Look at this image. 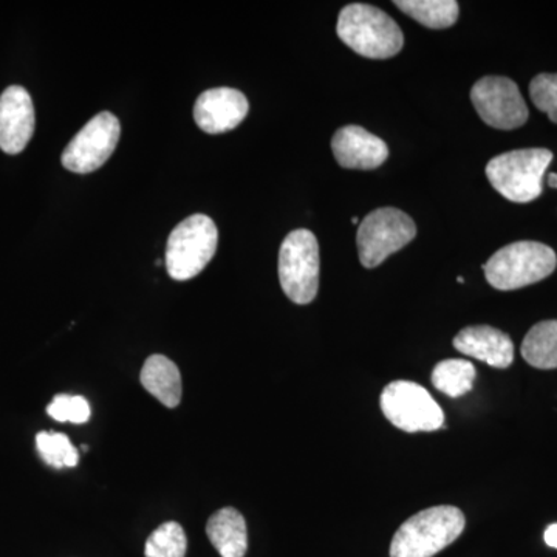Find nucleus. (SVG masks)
<instances>
[{
  "instance_id": "aec40b11",
  "label": "nucleus",
  "mask_w": 557,
  "mask_h": 557,
  "mask_svg": "<svg viewBox=\"0 0 557 557\" xmlns=\"http://www.w3.org/2000/svg\"><path fill=\"white\" fill-rule=\"evenodd\" d=\"M36 448L47 465L53 468H75L79 461L78 449L60 432H39Z\"/></svg>"
},
{
  "instance_id": "2eb2a0df",
  "label": "nucleus",
  "mask_w": 557,
  "mask_h": 557,
  "mask_svg": "<svg viewBox=\"0 0 557 557\" xmlns=\"http://www.w3.org/2000/svg\"><path fill=\"white\" fill-rule=\"evenodd\" d=\"M207 534L222 557H244L248 549V530L236 508H223L208 520Z\"/></svg>"
},
{
  "instance_id": "f3484780",
  "label": "nucleus",
  "mask_w": 557,
  "mask_h": 557,
  "mask_svg": "<svg viewBox=\"0 0 557 557\" xmlns=\"http://www.w3.org/2000/svg\"><path fill=\"white\" fill-rule=\"evenodd\" d=\"M522 357L528 364L542 370L557 369V321H542L527 333Z\"/></svg>"
},
{
  "instance_id": "f8f14e48",
  "label": "nucleus",
  "mask_w": 557,
  "mask_h": 557,
  "mask_svg": "<svg viewBox=\"0 0 557 557\" xmlns=\"http://www.w3.org/2000/svg\"><path fill=\"white\" fill-rule=\"evenodd\" d=\"M249 104L240 90L230 87L209 89L194 106V120L207 134H223L236 129L247 119Z\"/></svg>"
},
{
  "instance_id": "0eeeda50",
  "label": "nucleus",
  "mask_w": 557,
  "mask_h": 557,
  "mask_svg": "<svg viewBox=\"0 0 557 557\" xmlns=\"http://www.w3.org/2000/svg\"><path fill=\"white\" fill-rule=\"evenodd\" d=\"M416 236V222L406 212L397 208L375 209L359 225V260L366 269H376L388 256L409 245Z\"/></svg>"
},
{
  "instance_id": "a211bd4d",
  "label": "nucleus",
  "mask_w": 557,
  "mask_h": 557,
  "mask_svg": "<svg viewBox=\"0 0 557 557\" xmlns=\"http://www.w3.org/2000/svg\"><path fill=\"white\" fill-rule=\"evenodd\" d=\"M395 5L424 27L435 30L453 27L460 13L456 0H398Z\"/></svg>"
},
{
  "instance_id": "5701e85b",
  "label": "nucleus",
  "mask_w": 557,
  "mask_h": 557,
  "mask_svg": "<svg viewBox=\"0 0 557 557\" xmlns=\"http://www.w3.org/2000/svg\"><path fill=\"white\" fill-rule=\"evenodd\" d=\"M530 97L557 124V73H541L531 81Z\"/></svg>"
},
{
  "instance_id": "9b49d317",
  "label": "nucleus",
  "mask_w": 557,
  "mask_h": 557,
  "mask_svg": "<svg viewBox=\"0 0 557 557\" xmlns=\"http://www.w3.org/2000/svg\"><path fill=\"white\" fill-rule=\"evenodd\" d=\"M35 108L30 94L11 86L0 95V149L16 156L27 148L35 134Z\"/></svg>"
},
{
  "instance_id": "412c9836",
  "label": "nucleus",
  "mask_w": 557,
  "mask_h": 557,
  "mask_svg": "<svg viewBox=\"0 0 557 557\" xmlns=\"http://www.w3.org/2000/svg\"><path fill=\"white\" fill-rule=\"evenodd\" d=\"M188 539L177 522H166L157 528L146 541V557H185Z\"/></svg>"
},
{
  "instance_id": "393cba45",
  "label": "nucleus",
  "mask_w": 557,
  "mask_h": 557,
  "mask_svg": "<svg viewBox=\"0 0 557 557\" xmlns=\"http://www.w3.org/2000/svg\"><path fill=\"white\" fill-rule=\"evenodd\" d=\"M548 185L552 186V188L557 189V174H549L548 175Z\"/></svg>"
},
{
  "instance_id": "7ed1b4c3",
  "label": "nucleus",
  "mask_w": 557,
  "mask_h": 557,
  "mask_svg": "<svg viewBox=\"0 0 557 557\" xmlns=\"http://www.w3.org/2000/svg\"><path fill=\"white\" fill-rule=\"evenodd\" d=\"M555 249L539 242H515L491 256L483 270L486 281L500 292H511L544 281L556 270Z\"/></svg>"
},
{
  "instance_id": "20e7f679",
  "label": "nucleus",
  "mask_w": 557,
  "mask_h": 557,
  "mask_svg": "<svg viewBox=\"0 0 557 557\" xmlns=\"http://www.w3.org/2000/svg\"><path fill=\"white\" fill-rule=\"evenodd\" d=\"M552 160L548 149L512 150L487 163L486 177L505 199L528 203L541 196L542 180Z\"/></svg>"
},
{
  "instance_id": "1a4fd4ad",
  "label": "nucleus",
  "mask_w": 557,
  "mask_h": 557,
  "mask_svg": "<svg viewBox=\"0 0 557 557\" xmlns=\"http://www.w3.org/2000/svg\"><path fill=\"white\" fill-rule=\"evenodd\" d=\"M120 135L119 119L110 112L98 113L69 143L62 153V164L75 174L100 170L119 145Z\"/></svg>"
},
{
  "instance_id": "b1692460",
  "label": "nucleus",
  "mask_w": 557,
  "mask_h": 557,
  "mask_svg": "<svg viewBox=\"0 0 557 557\" xmlns=\"http://www.w3.org/2000/svg\"><path fill=\"white\" fill-rule=\"evenodd\" d=\"M544 539L545 544H547L548 547L557 549V523H553V525L547 528V531H545L544 534Z\"/></svg>"
},
{
  "instance_id": "f03ea898",
  "label": "nucleus",
  "mask_w": 557,
  "mask_h": 557,
  "mask_svg": "<svg viewBox=\"0 0 557 557\" xmlns=\"http://www.w3.org/2000/svg\"><path fill=\"white\" fill-rule=\"evenodd\" d=\"M463 512L442 505L424 509L398 528L391 544V557H434L449 547L465 530Z\"/></svg>"
},
{
  "instance_id": "9d476101",
  "label": "nucleus",
  "mask_w": 557,
  "mask_h": 557,
  "mask_svg": "<svg viewBox=\"0 0 557 557\" xmlns=\"http://www.w3.org/2000/svg\"><path fill=\"white\" fill-rule=\"evenodd\" d=\"M471 100L480 119L496 129H518L530 115L518 84L504 76L479 79L472 87Z\"/></svg>"
},
{
  "instance_id": "423d86ee",
  "label": "nucleus",
  "mask_w": 557,
  "mask_h": 557,
  "mask_svg": "<svg viewBox=\"0 0 557 557\" xmlns=\"http://www.w3.org/2000/svg\"><path fill=\"white\" fill-rule=\"evenodd\" d=\"M319 245L309 230H295L278 251V281L289 300L307 306L319 288Z\"/></svg>"
},
{
  "instance_id": "4468645a",
  "label": "nucleus",
  "mask_w": 557,
  "mask_h": 557,
  "mask_svg": "<svg viewBox=\"0 0 557 557\" xmlns=\"http://www.w3.org/2000/svg\"><path fill=\"white\" fill-rule=\"evenodd\" d=\"M454 347L467 357L486 362L491 368L507 369L515 361V344L511 338L490 325L461 330L454 339Z\"/></svg>"
},
{
  "instance_id": "4be33fe9",
  "label": "nucleus",
  "mask_w": 557,
  "mask_h": 557,
  "mask_svg": "<svg viewBox=\"0 0 557 557\" xmlns=\"http://www.w3.org/2000/svg\"><path fill=\"white\" fill-rule=\"evenodd\" d=\"M47 412L53 420L61 423L70 421V423L83 424L89 421L90 406L87 399L79 395L61 394L53 398Z\"/></svg>"
},
{
  "instance_id": "ddd939ff",
  "label": "nucleus",
  "mask_w": 557,
  "mask_h": 557,
  "mask_svg": "<svg viewBox=\"0 0 557 557\" xmlns=\"http://www.w3.org/2000/svg\"><path fill=\"white\" fill-rule=\"evenodd\" d=\"M332 150L346 170H376L388 157L386 143L359 126L341 127L333 135Z\"/></svg>"
},
{
  "instance_id": "6e6552de",
  "label": "nucleus",
  "mask_w": 557,
  "mask_h": 557,
  "mask_svg": "<svg viewBox=\"0 0 557 557\" xmlns=\"http://www.w3.org/2000/svg\"><path fill=\"white\" fill-rule=\"evenodd\" d=\"M381 410L405 432H432L445 424V413L426 388L412 381H395L381 394Z\"/></svg>"
},
{
  "instance_id": "f257e3e1",
  "label": "nucleus",
  "mask_w": 557,
  "mask_h": 557,
  "mask_svg": "<svg viewBox=\"0 0 557 557\" xmlns=\"http://www.w3.org/2000/svg\"><path fill=\"white\" fill-rule=\"evenodd\" d=\"M339 39L359 57L387 60L403 49L405 36L397 22L376 7L351 3L339 13Z\"/></svg>"
},
{
  "instance_id": "39448f33",
  "label": "nucleus",
  "mask_w": 557,
  "mask_h": 557,
  "mask_svg": "<svg viewBox=\"0 0 557 557\" xmlns=\"http://www.w3.org/2000/svg\"><path fill=\"white\" fill-rule=\"evenodd\" d=\"M219 231L214 220L194 214L172 230L166 247L168 273L175 281H189L214 258Z\"/></svg>"
},
{
  "instance_id": "dca6fc26",
  "label": "nucleus",
  "mask_w": 557,
  "mask_h": 557,
  "mask_svg": "<svg viewBox=\"0 0 557 557\" xmlns=\"http://www.w3.org/2000/svg\"><path fill=\"white\" fill-rule=\"evenodd\" d=\"M139 380L143 387L166 408H177L182 401V375L177 366L164 355H152L146 359Z\"/></svg>"
},
{
  "instance_id": "6ab92c4d",
  "label": "nucleus",
  "mask_w": 557,
  "mask_h": 557,
  "mask_svg": "<svg viewBox=\"0 0 557 557\" xmlns=\"http://www.w3.org/2000/svg\"><path fill=\"white\" fill-rule=\"evenodd\" d=\"M475 368L465 359H446L438 362L432 372V384L450 398L463 397L472 391Z\"/></svg>"
}]
</instances>
